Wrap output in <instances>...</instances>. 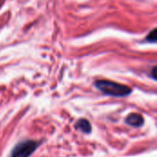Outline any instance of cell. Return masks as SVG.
I'll use <instances>...</instances> for the list:
<instances>
[{"label": "cell", "instance_id": "cell-4", "mask_svg": "<svg viewBox=\"0 0 157 157\" xmlns=\"http://www.w3.org/2000/svg\"><path fill=\"white\" fill-rule=\"evenodd\" d=\"M75 128L77 130H80L81 132H83L84 133H90L91 132V124L89 123V121L86 119H81L79 120L76 124H75Z\"/></svg>", "mask_w": 157, "mask_h": 157}, {"label": "cell", "instance_id": "cell-5", "mask_svg": "<svg viewBox=\"0 0 157 157\" xmlns=\"http://www.w3.org/2000/svg\"><path fill=\"white\" fill-rule=\"evenodd\" d=\"M156 31H157L156 29H153V30L150 32V34H148V36H147L146 40H147L148 41H150V42H155V41H156V39H157Z\"/></svg>", "mask_w": 157, "mask_h": 157}, {"label": "cell", "instance_id": "cell-1", "mask_svg": "<svg viewBox=\"0 0 157 157\" xmlns=\"http://www.w3.org/2000/svg\"><path fill=\"white\" fill-rule=\"evenodd\" d=\"M95 86L102 93L112 97H126L132 93V89L122 84L109 80H99L95 83Z\"/></svg>", "mask_w": 157, "mask_h": 157}, {"label": "cell", "instance_id": "cell-3", "mask_svg": "<svg viewBox=\"0 0 157 157\" xmlns=\"http://www.w3.org/2000/svg\"><path fill=\"white\" fill-rule=\"evenodd\" d=\"M126 123L130 126L139 128L144 124V118L137 113H132L126 118Z\"/></svg>", "mask_w": 157, "mask_h": 157}, {"label": "cell", "instance_id": "cell-2", "mask_svg": "<svg viewBox=\"0 0 157 157\" xmlns=\"http://www.w3.org/2000/svg\"><path fill=\"white\" fill-rule=\"evenodd\" d=\"M37 147L38 143L35 141L28 140L21 142L13 149L11 157H29L37 149Z\"/></svg>", "mask_w": 157, "mask_h": 157}, {"label": "cell", "instance_id": "cell-6", "mask_svg": "<svg viewBox=\"0 0 157 157\" xmlns=\"http://www.w3.org/2000/svg\"><path fill=\"white\" fill-rule=\"evenodd\" d=\"M155 71H156V68H155V67H154V68H153V73H152V74H153V78H154V79H156V76H155Z\"/></svg>", "mask_w": 157, "mask_h": 157}]
</instances>
